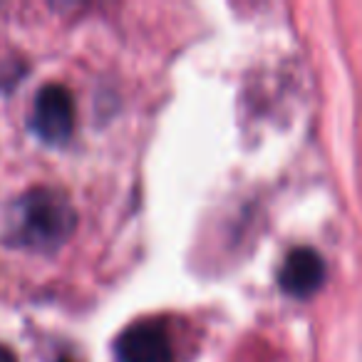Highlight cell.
<instances>
[{
  "label": "cell",
  "mask_w": 362,
  "mask_h": 362,
  "mask_svg": "<svg viewBox=\"0 0 362 362\" xmlns=\"http://www.w3.org/2000/svg\"><path fill=\"white\" fill-rule=\"evenodd\" d=\"M77 226V214L62 194L35 189L16 204L11 216L13 243L35 251H52L70 238Z\"/></svg>",
  "instance_id": "obj_1"
},
{
  "label": "cell",
  "mask_w": 362,
  "mask_h": 362,
  "mask_svg": "<svg viewBox=\"0 0 362 362\" xmlns=\"http://www.w3.org/2000/svg\"><path fill=\"white\" fill-rule=\"evenodd\" d=\"M0 362H18L16 355H13V352L8 350L6 345H0Z\"/></svg>",
  "instance_id": "obj_5"
},
{
  "label": "cell",
  "mask_w": 362,
  "mask_h": 362,
  "mask_svg": "<svg viewBox=\"0 0 362 362\" xmlns=\"http://www.w3.org/2000/svg\"><path fill=\"white\" fill-rule=\"evenodd\" d=\"M30 127L47 144H65L75 129V100L65 85H47L37 92Z\"/></svg>",
  "instance_id": "obj_2"
},
{
  "label": "cell",
  "mask_w": 362,
  "mask_h": 362,
  "mask_svg": "<svg viewBox=\"0 0 362 362\" xmlns=\"http://www.w3.org/2000/svg\"><path fill=\"white\" fill-rule=\"evenodd\" d=\"M325 281V263L320 253L308 246L293 248L278 273L281 288L293 298H310Z\"/></svg>",
  "instance_id": "obj_4"
},
{
  "label": "cell",
  "mask_w": 362,
  "mask_h": 362,
  "mask_svg": "<svg viewBox=\"0 0 362 362\" xmlns=\"http://www.w3.org/2000/svg\"><path fill=\"white\" fill-rule=\"evenodd\" d=\"M119 362H176L166 330L156 320L129 325L117 340Z\"/></svg>",
  "instance_id": "obj_3"
}]
</instances>
